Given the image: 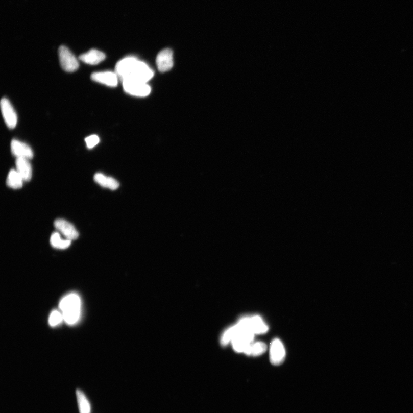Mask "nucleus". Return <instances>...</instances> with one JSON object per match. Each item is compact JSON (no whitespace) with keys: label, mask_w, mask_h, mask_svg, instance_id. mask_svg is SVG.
<instances>
[{"label":"nucleus","mask_w":413,"mask_h":413,"mask_svg":"<svg viewBox=\"0 0 413 413\" xmlns=\"http://www.w3.org/2000/svg\"><path fill=\"white\" fill-rule=\"evenodd\" d=\"M137 60L135 57H128L120 60L116 65L115 72L122 81L129 77Z\"/></svg>","instance_id":"nucleus-9"},{"label":"nucleus","mask_w":413,"mask_h":413,"mask_svg":"<svg viewBox=\"0 0 413 413\" xmlns=\"http://www.w3.org/2000/svg\"><path fill=\"white\" fill-rule=\"evenodd\" d=\"M76 396L80 413H90L91 406L85 394L80 390L76 391Z\"/></svg>","instance_id":"nucleus-18"},{"label":"nucleus","mask_w":413,"mask_h":413,"mask_svg":"<svg viewBox=\"0 0 413 413\" xmlns=\"http://www.w3.org/2000/svg\"><path fill=\"white\" fill-rule=\"evenodd\" d=\"M54 226L60 233L62 234L66 239L76 240L79 236V233L76 227L68 221L59 219L54 222Z\"/></svg>","instance_id":"nucleus-7"},{"label":"nucleus","mask_w":413,"mask_h":413,"mask_svg":"<svg viewBox=\"0 0 413 413\" xmlns=\"http://www.w3.org/2000/svg\"><path fill=\"white\" fill-rule=\"evenodd\" d=\"M50 243L55 249H66L70 247L71 240L63 239L59 233H54L50 238Z\"/></svg>","instance_id":"nucleus-17"},{"label":"nucleus","mask_w":413,"mask_h":413,"mask_svg":"<svg viewBox=\"0 0 413 413\" xmlns=\"http://www.w3.org/2000/svg\"><path fill=\"white\" fill-rule=\"evenodd\" d=\"M124 89L127 93L132 95L143 97L151 93V89L147 83L125 79L122 81Z\"/></svg>","instance_id":"nucleus-2"},{"label":"nucleus","mask_w":413,"mask_h":413,"mask_svg":"<svg viewBox=\"0 0 413 413\" xmlns=\"http://www.w3.org/2000/svg\"><path fill=\"white\" fill-rule=\"evenodd\" d=\"M85 142L87 148H89V149H92V148H93L98 144L100 142V138L98 136L95 135L94 134V135H91L86 137Z\"/></svg>","instance_id":"nucleus-21"},{"label":"nucleus","mask_w":413,"mask_h":413,"mask_svg":"<svg viewBox=\"0 0 413 413\" xmlns=\"http://www.w3.org/2000/svg\"><path fill=\"white\" fill-rule=\"evenodd\" d=\"M59 57L60 64L64 71L72 72L77 70L79 67L78 60L66 46L62 45L59 47Z\"/></svg>","instance_id":"nucleus-3"},{"label":"nucleus","mask_w":413,"mask_h":413,"mask_svg":"<svg viewBox=\"0 0 413 413\" xmlns=\"http://www.w3.org/2000/svg\"><path fill=\"white\" fill-rule=\"evenodd\" d=\"M91 80L110 87H116L118 85V76L112 71L97 72L92 74Z\"/></svg>","instance_id":"nucleus-10"},{"label":"nucleus","mask_w":413,"mask_h":413,"mask_svg":"<svg viewBox=\"0 0 413 413\" xmlns=\"http://www.w3.org/2000/svg\"><path fill=\"white\" fill-rule=\"evenodd\" d=\"M11 148L13 155L17 158H26V159L30 160L34 157L33 151L29 145L25 142L13 140L11 142Z\"/></svg>","instance_id":"nucleus-11"},{"label":"nucleus","mask_w":413,"mask_h":413,"mask_svg":"<svg viewBox=\"0 0 413 413\" xmlns=\"http://www.w3.org/2000/svg\"><path fill=\"white\" fill-rule=\"evenodd\" d=\"M266 349L267 347L264 343L262 342L253 343L251 347L250 356H258L261 355L266 351Z\"/></svg>","instance_id":"nucleus-19"},{"label":"nucleus","mask_w":413,"mask_h":413,"mask_svg":"<svg viewBox=\"0 0 413 413\" xmlns=\"http://www.w3.org/2000/svg\"><path fill=\"white\" fill-rule=\"evenodd\" d=\"M2 112L7 127L10 129L15 128L17 123V114L10 102L7 99L1 101Z\"/></svg>","instance_id":"nucleus-5"},{"label":"nucleus","mask_w":413,"mask_h":413,"mask_svg":"<svg viewBox=\"0 0 413 413\" xmlns=\"http://www.w3.org/2000/svg\"><path fill=\"white\" fill-rule=\"evenodd\" d=\"M249 327L254 334H263L268 331V327L259 315L248 317Z\"/></svg>","instance_id":"nucleus-14"},{"label":"nucleus","mask_w":413,"mask_h":413,"mask_svg":"<svg viewBox=\"0 0 413 413\" xmlns=\"http://www.w3.org/2000/svg\"><path fill=\"white\" fill-rule=\"evenodd\" d=\"M94 179L96 183L101 187L108 188L111 190H115L119 187V183L113 178L108 177L103 174L97 173L94 175Z\"/></svg>","instance_id":"nucleus-15"},{"label":"nucleus","mask_w":413,"mask_h":413,"mask_svg":"<svg viewBox=\"0 0 413 413\" xmlns=\"http://www.w3.org/2000/svg\"><path fill=\"white\" fill-rule=\"evenodd\" d=\"M16 168L25 182H30L32 178V169L29 159L26 158H17Z\"/></svg>","instance_id":"nucleus-12"},{"label":"nucleus","mask_w":413,"mask_h":413,"mask_svg":"<svg viewBox=\"0 0 413 413\" xmlns=\"http://www.w3.org/2000/svg\"><path fill=\"white\" fill-rule=\"evenodd\" d=\"M64 320L62 313H60L58 310H54L50 314L49 318V324L51 326L55 327L61 323Z\"/></svg>","instance_id":"nucleus-20"},{"label":"nucleus","mask_w":413,"mask_h":413,"mask_svg":"<svg viewBox=\"0 0 413 413\" xmlns=\"http://www.w3.org/2000/svg\"><path fill=\"white\" fill-rule=\"evenodd\" d=\"M24 182V180L17 170L12 169L9 172L7 179V185L9 187L13 189L21 188Z\"/></svg>","instance_id":"nucleus-16"},{"label":"nucleus","mask_w":413,"mask_h":413,"mask_svg":"<svg viewBox=\"0 0 413 413\" xmlns=\"http://www.w3.org/2000/svg\"><path fill=\"white\" fill-rule=\"evenodd\" d=\"M154 75V71L146 63L138 60L130 76L125 79H132V80L147 83L151 80Z\"/></svg>","instance_id":"nucleus-4"},{"label":"nucleus","mask_w":413,"mask_h":413,"mask_svg":"<svg viewBox=\"0 0 413 413\" xmlns=\"http://www.w3.org/2000/svg\"><path fill=\"white\" fill-rule=\"evenodd\" d=\"M285 348L281 341L277 338L273 340L270 349V359L272 364L275 366L281 365L285 360Z\"/></svg>","instance_id":"nucleus-6"},{"label":"nucleus","mask_w":413,"mask_h":413,"mask_svg":"<svg viewBox=\"0 0 413 413\" xmlns=\"http://www.w3.org/2000/svg\"><path fill=\"white\" fill-rule=\"evenodd\" d=\"M105 58L106 55L104 53L92 49L89 52L81 55L80 59L86 64L96 65L103 62Z\"/></svg>","instance_id":"nucleus-13"},{"label":"nucleus","mask_w":413,"mask_h":413,"mask_svg":"<svg viewBox=\"0 0 413 413\" xmlns=\"http://www.w3.org/2000/svg\"><path fill=\"white\" fill-rule=\"evenodd\" d=\"M59 308L62 311L64 322L69 325L76 324L80 317L81 300L76 294L64 297L60 301Z\"/></svg>","instance_id":"nucleus-1"},{"label":"nucleus","mask_w":413,"mask_h":413,"mask_svg":"<svg viewBox=\"0 0 413 413\" xmlns=\"http://www.w3.org/2000/svg\"><path fill=\"white\" fill-rule=\"evenodd\" d=\"M156 64L160 72L168 71L174 66L173 53L170 49L162 50L158 54Z\"/></svg>","instance_id":"nucleus-8"}]
</instances>
